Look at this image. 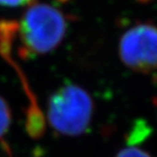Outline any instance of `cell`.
<instances>
[{
	"instance_id": "6",
	"label": "cell",
	"mask_w": 157,
	"mask_h": 157,
	"mask_svg": "<svg viewBox=\"0 0 157 157\" xmlns=\"http://www.w3.org/2000/svg\"><path fill=\"white\" fill-rule=\"evenodd\" d=\"M34 0H0V5L8 6V7H17V6L30 5Z\"/></svg>"
},
{
	"instance_id": "1",
	"label": "cell",
	"mask_w": 157,
	"mask_h": 157,
	"mask_svg": "<svg viewBox=\"0 0 157 157\" xmlns=\"http://www.w3.org/2000/svg\"><path fill=\"white\" fill-rule=\"evenodd\" d=\"M67 29V17L60 10L39 2L30 4L20 21L14 25L25 57L43 55L57 48L64 38Z\"/></svg>"
},
{
	"instance_id": "7",
	"label": "cell",
	"mask_w": 157,
	"mask_h": 157,
	"mask_svg": "<svg viewBox=\"0 0 157 157\" xmlns=\"http://www.w3.org/2000/svg\"><path fill=\"white\" fill-rule=\"evenodd\" d=\"M138 1H140V2H147V1H150V0H138Z\"/></svg>"
},
{
	"instance_id": "4",
	"label": "cell",
	"mask_w": 157,
	"mask_h": 157,
	"mask_svg": "<svg viewBox=\"0 0 157 157\" xmlns=\"http://www.w3.org/2000/svg\"><path fill=\"white\" fill-rule=\"evenodd\" d=\"M11 124V111L7 101L0 96V140L7 134Z\"/></svg>"
},
{
	"instance_id": "5",
	"label": "cell",
	"mask_w": 157,
	"mask_h": 157,
	"mask_svg": "<svg viewBox=\"0 0 157 157\" xmlns=\"http://www.w3.org/2000/svg\"><path fill=\"white\" fill-rule=\"evenodd\" d=\"M115 157H151V155L137 147H128L121 150Z\"/></svg>"
},
{
	"instance_id": "2",
	"label": "cell",
	"mask_w": 157,
	"mask_h": 157,
	"mask_svg": "<svg viewBox=\"0 0 157 157\" xmlns=\"http://www.w3.org/2000/svg\"><path fill=\"white\" fill-rule=\"evenodd\" d=\"M93 101L89 93L76 84H65L52 93L47 104V117L53 130L76 137L89 127Z\"/></svg>"
},
{
	"instance_id": "8",
	"label": "cell",
	"mask_w": 157,
	"mask_h": 157,
	"mask_svg": "<svg viewBox=\"0 0 157 157\" xmlns=\"http://www.w3.org/2000/svg\"><path fill=\"white\" fill-rule=\"evenodd\" d=\"M59 1H67V0H59Z\"/></svg>"
},
{
	"instance_id": "3",
	"label": "cell",
	"mask_w": 157,
	"mask_h": 157,
	"mask_svg": "<svg viewBox=\"0 0 157 157\" xmlns=\"http://www.w3.org/2000/svg\"><path fill=\"white\" fill-rule=\"evenodd\" d=\"M118 55L125 67L138 73L149 74L157 70V26L140 23L121 37Z\"/></svg>"
}]
</instances>
